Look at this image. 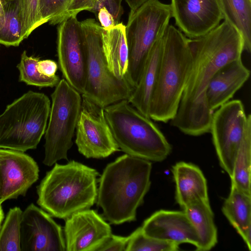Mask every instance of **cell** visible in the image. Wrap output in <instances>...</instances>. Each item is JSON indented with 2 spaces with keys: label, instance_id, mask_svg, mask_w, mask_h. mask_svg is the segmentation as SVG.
<instances>
[{
  "label": "cell",
  "instance_id": "6da1fadb",
  "mask_svg": "<svg viewBox=\"0 0 251 251\" xmlns=\"http://www.w3.org/2000/svg\"><path fill=\"white\" fill-rule=\"evenodd\" d=\"M192 62L172 126L194 136L209 132L213 112L206 92L214 74L226 64L241 58L244 41L239 31L224 21L205 35L190 39Z\"/></svg>",
  "mask_w": 251,
  "mask_h": 251
},
{
  "label": "cell",
  "instance_id": "7a4b0ae2",
  "mask_svg": "<svg viewBox=\"0 0 251 251\" xmlns=\"http://www.w3.org/2000/svg\"><path fill=\"white\" fill-rule=\"evenodd\" d=\"M151 162L125 154L108 164L99 179L97 204L110 224L136 220L151 184Z\"/></svg>",
  "mask_w": 251,
  "mask_h": 251
},
{
  "label": "cell",
  "instance_id": "3957f363",
  "mask_svg": "<svg viewBox=\"0 0 251 251\" xmlns=\"http://www.w3.org/2000/svg\"><path fill=\"white\" fill-rule=\"evenodd\" d=\"M99 176L96 170L74 160L55 163L37 187V203L51 216L65 220L90 209L96 202Z\"/></svg>",
  "mask_w": 251,
  "mask_h": 251
},
{
  "label": "cell",
  "instance_id": "277c9868",
  "mask_svg": "<svg viewBox=\"0 0 251 251\" xmlns=\"http://www.w3.org/2000/svg\"><path fill=\"white\" fill-rule=\"evenodd\" d=\"M192 62L190 39L178 29L169 25L162 37L158 77L150 106L151 120L167 123L174 117Z\"/></svg>",
  "mask_w": 251,
  "mask_h": 251
},
{
  "label": "cell",
  "instance_id": "5b68a950",
  "mask_svg": "<svg viewBox=\"0 0 251 251\" xmlns=\"http://www.w3.org/2000/svg\"><path fill=\"white\" fill-rule=\"evenodd\" d=\"M104 116L120 150L150 162L166 159L172 147L150 118L124 100L103 108Z\"/></svg>",
  "mask_w": 251,
  "mask_h": 251
},
{
  "label": "cell",
  "instance_id": "8992f818",
  "mask_svg": "<svg viewBox=\"0 0 251 251\" xmlns=\"http://www.w3.org/2000/svg\"><path fill=\"white\" fill-rule=\"evenodd\" d=\"M50 109L48 97L32 91L8 105L0 115V149H36L45 134Z\"/></svg>",
  "mask_w": 251,
  "mask_h": 251
},
{
  "label": "cell",
  "instance_id": "52a82bcc",
  "mask_svg": "<svg viewBox=\"0 0 251 251\" xmlns=\"http://www.w3.org/2000/svg\"><path fill=\"white\" fill-rule=\"evenodd\" d=\"M80 23L86 58V82L82 97L103 108L127 100L134 87L126 75L118 78L109 69L102 48V26L93 19Z\"/></svg>",
  "mask_w": 251,
  "mask_h": 251
},
{
  "label": "cell",
  "instance_id": "ba28073f",
  "mask_svg": "<svg viewBox=\"0 0 251 251\" xmlns=\"http://www.w3.org/2000/svg\"><path fill=\"white\" fill-rule=\"evenodd\" d=\"M171 18L170 5L158 0H150L129 13L125 27L128 51L126 77L134 88L151 50L163 37Z\"/></svg>",
  "mask_w": 251,
  "mask_h": 251
},
{
  "label": "cell",
  "instance_id": "9c48e42d",
  "mask_svg": "<svg viewBox=\"0 0 251 251\" xmlns=\"http://www.w3.org/2000/svg\"><path fill=\"white\" fill-rule=\"evenodd\" d=\"M49 121L45 133L43 163L51 166L61 159H68V151L81 108L80 93L64 78L60 80L51 95Z\"/></svg>",
  "mask_w": 251,
  "mask_h": 251
},
{
  "label": "cell",
  "instance_id": "30bf717a",
  "mask_svg": "<svg viewBox=\"0 0 251 251\" xmlns=\"http://www.w3.org/2000/svg\"><path fill=\"white\" fill-rule=\"evenodd\" d=\"M250 115L239 100L228 101L212 114L209 132L220 165L229 177Z\"/></svg>",
  "mask_w": 251,
  "mask_h": 251
},
{
  "label": "cell",
  "instance_id": "8fae6325",
  "mask_svg": "<svg viewBox=\"0 0 251 251\" xmlns=\"http://www.w3.org/2000/svg\"><path fill=\"white\" fill-rule=\"evenodd\" d=\"M75 143L87 158H105L120 150L104 116L103 108L83 98Z\"/></svg>",
  "mask_w": 251,
  "mask_h": 251
},
{
  "label": "cell",
  "instance_id": "7c38bea8",
  "mask_svg": "<svg viewBox=\"0 0 251 251\" xmlns=\"http://www.w3.org/2000/svg\"><path fill=\"white\" fill-rule=\"evenodd\" d=\"M57 55L64 79L82 94L86 75V58L80 22L71 16L58 24Z\"/></svg>",
  "mask_w": 251,
  "mask_h": 251
},
{
  "label": "cell",
  "instance_id": "4fadbf2b",
  "mask_svg": "<svg viewBox=\"0 0 251 251\" xmlns=\"http://www.w3.org/2000/svg\"><path fill=\"white\" fill-rule=\"evenodd\" d=\"M21 251H65L64 233L51 216L33 203L23 211Z\"/></svg>",
  "mask_w": 251,
  "mask_h": 251
},
{
  "label": "cell",
  "instance_id": "5bb4252c",
  "mask_svg": "<svg viewBox=\"0 0 251 251\" xmlns=\"http://www.w3.org/2000/svg\"><path fill=\"white\" fill-rule=\"evenodd\" d=\"M39 173L36 161L24 152L0 149V202L25 196Z\"/></svg>",
  "mask_w": 251,
  "mask_h": 251
},
{
  "label": "cell",
  "instance_id": "9a60e30c",
  "mask_svg": "<svg viewBox=\"0 0 251 251\" xmlns=\"http://www.w3.org/2000/svg\"><path fill=\"white\" fill-rule=\"evenodd\" d=\"M172 17L189 39L200 37L223 19L218 0H171Z\"/></svg>",
  "mask_w": 251,
  "mask_h": 251
},
{
  "label": "cell",
  "instance_id": "2e32d148",
  "mask_svg": "<svg viewBox=\"0 0 251 251\" xmlns=\"http://www.w3.org/2000/svg\"><path fill=\"white\" fill-rule=\"evenodd\" d=\"M111 234L109 224L94 210H82L65 219L66 251H96Z\"/></svg>",
  "mask_w": 251,
  "mask_h": 251
},
{
  "label": "cell",
  "instance_id": "e0dca14e",
  "mask_svg": "<svg viewBox=\"0 0 251 251\" xmlns=\"http://www.w3.org/2000/svg\"><path fill=\"white\" fill-rule=\"evenodd\" d=\"M141 228L146 235L158 240L195 247L199 244L197 232L183 210L157 211L144 221Z\"/></svg>",
  "mask_w": 251,
  "mask_h": 251
},
{
  "label": "cell",
  "instance_id": "ac0fdd59",
  "mask_svg": "<svg viewBox=\"0 0 251 251\" xmlns=\"http://www.w3.org/2000/svg\"><path fill=\"white\" fill-rule=\"evenodd\" d=\"M250 71L241 58L221 68L210 79L206 92L209 109L214 112L232 99L250 77Z\"/></svg>",
  "mask_w": 251,
  "mask_h": 251
},
{
  "label": "cell",
  "instance_id": "d6986e66",
  "mask_svg": "<svg viewBox=\"0 0 251 251\" xmlns=\"http://www.w3.org/2000/svg\"><path fill=\"white\" fill-rule=\"evenodd\" d=\"M172 173L175 183V199L182 209L195 201H209L206 179L197 166L178 162L172 166Z\"/></svg>",
  "mask_w": 251,
  "mask_h": 251
},
{
  "label": "cell",
  "instance_id": "ffe728a7",
  "mask_svg": "<svg viewBox=\"0 0 251 251\" xmlns=\"http://www.w3.org/2000/svg\"><path fill=\"white\" fill-rule=\"evenodd\" d=\"M162 51V37L154 45L145 63L137 84L128 102L146 117L157 82Z\"/></svg>",
  "mask_w": 251,
  "mask_h": 251
},
{
  "label": "cell",
  "instance_id": "44dd1931",
  "mask_svg": "<svg viewBox=\"0 0 251 251\" xmlns=\"http://www.w3.org/2000/svg\"><path fill=\"white\" fill-rule=\"evenodd\" d=\"M222 211L231 225L251 250V196L231 184L228 196Z\"/></svg>",
  "mask_w": 251,
  "mask_h": 251
},
{
  "label": "cell",
  "instance_id": "7402d4cb",
  "mask_svg": "<svg viewBox=\"0 0 251 251\" xmlns=\"http://www.w3.org/2000/svg\"><path fill=\"white\" fill-rule=\"evenodd\" d=\"M125 27L122 23H118L110 29H102L101 32L103 51L108 67L119 78L126 76L128 68V51Z\"/></svg>",
  "mask_w": 251,
  "mask_h": 251
},
{
  "label": "cell",
  "instance_id": "603a6c76",
  "mask_svg": "<svg viewBox=\"0 0 251 251\" xmlns=\"http://www.w3.org/2000/svg\"><path fill=\"white\" fill-rule=\"evenodd\" d=\"M195 228L199 239L196 250L207 251L215 246L218 241L217 228L209 201L192 202L183 208Z\"/></svg>",
  "mask_w": 251,
  "mask_h": 251
},
{
  "label": "cell",
  "instance_id": "cb8c5ba5",
  "mask_svg": "<svg viewBox=\"0 0 251 251\" xmlns=\"http://www.w3.org/2000/svg\"><path fill=\"white\" fill-rule=\"evenodd\" d=\"M39 10L41 24L53 25L84 10L97 11L93 0H39Z\"/></svg>",
  "mask_w": 251,
  "mask_h": 251
},
{
  "label": "cell",
  "instance_id": "d4e9b609",
  "mask_svg": "<svg viewBox=\"0 0 251 251\" xmlns=\"http://www.w3.org/2000/svg\"><path fill=\"white\" fill-rule=\"evenodd\" d=\"M223 19L241 34L244 50H251V0H218Z\"/></svg>",
  "mask_w": 251,
  "mask_h": 251
},
{
  "label": "cell",
  "instance_id": "484cf974",
  "mask_svg": "<svg viewBox=\"0 0 251 251\" xmlns=\"http://www.w3.org/2000/svg\"><path fill=\"white\" fill-rule=\"evenodd\" d=\"M251 115L234 163L231 184L243 192L251 196Z\"/></svg>",
  "mask_w": 251,
  "mask_h": 251
},
{
  "label": "cell",
  "instance_id": "4316f807",
  "mask_svg": "<svg viewBox=\"0 0 251 251\" xmlns=\"http://www.w3.org/2000/svg\"><path fill=\"white\" fill-rule=\"evenodd\" d=\"M4 22L0 30V44L6 46H18L25 39L21 0L2 2Z\"/></svg>",
  "mask_w": 251,
  "mask_h": 251
},
{
  "label": "cell",
  "instance_id": "83f0119b",
  "mask_svg": "<svg viewBox=\"0 0 251 251\" xmlns=\"http://www.w3.org/2000/svg\"><path fill=\"white\" fill-rule=\"evenodd\" d=\"M39 60V57L28 56L26 51H24L20 62L17 66L20 72L19 81L41 88L55 87L59 82L60 78L56 75L49 77L41 74L38 69Z\"/></svg>",
  "mask_w": 251,
  "mask_h": 251
},
{
  "label": "cell",
  "instance_id": "f1b7e54d",
  "mask_svg": "<svg viewBox=\"0 0 251 251\" xmlns=\"http://www.w3.org/2000/svg\"><path fill=\"white\" fill-rule=\"evenodd\" d=\"M23 211L10 208L0 229V251H21V222Z\"/></svg>",
  "mask_w": 251,
  "mask_h": 251
},
{
  "label": "cell",
  "instance_id": "f546056e",
  "mask_svg": "<svg viewBox=\"0 0 251 251\" xmlns=\"http://www.w3.org/2000/svg\"><path fill=\"white\" fill-rule=\"evenodd\" d=\"M179 245L172 242L158 240L146 235L141 227L128 236L126 251H176Z\"/></svg>",
  "mask_w": 251,
  "mask_h": 251
},
{
  "label": "cell",
  "instance_id": "4dcf8cb0",
  "mask_svg": "<svg viewBox=\"0 0 251 251\" xmlns=\"http://www.w3.org/2000/svg\"><path fill=\"white\" fill-rule=\"evenodd\" d=\"M23 31L26 38L36 28L42 25L39 15V0H21Z\"/></svg>",
  "mask_w": 251,
  "mask_h": 251
},
{
  "label": "cell",
  "instance_id": "1f68e13d",
  "mask_svg": "<svg viewBox=\"0 0 251 251\" xmlns=\"http://www.w3.org/2000/svg\"><path fill=\"white\" fill-rule=\"evenodd\" d=\"M128 236L111 234L96 250V251H126Z\"/></svg>",
  "mask_w": 251,
  "mask_h": 251
},
{
  "label": "cell",
  "instance_id": "d6a6232c",
  "mask_svg": "<svg viewBox=\"0 0 251 251\" xmlns=\"http://www.w3.org/2000/svg\"><path fill=\"white\" fill-rule=\"evenodd\" d=\"M122 0H102V6H105L113 16L116 23L121 17L123 10L122 6Z\"/></svg>",
  "mask_w": 251,
  "mask_h": 251
},
{
  "label": "cell",
  "instance_id": "836d02e7",
  "mask_svg": "<svg viewBox=\"0 0 251 251\" xmlns=\"http://www.w3.org/2000/svg\"><path fill=\"white\" fill-rule=\"evenodd\" d=\"M58 65L56 62L50 59L39 60L38 69L42 75L51 77L54 76L57 70Z\"/></svg>",
  "mask_w": 251,
  "mask_h": 251
},
{
  "label": "cell",
  "instance_id": "e575fe53",
  "mask_svg": "<svg viewBox=\"0 0 251 251\" xmlns=\"http://www.w3.org/2000/svg\"><path fill=\"white\" fill-rule=\"evenodd\" d=\"M98 18L100 25L104 29H110L117 24L113 16L105 6L99 9Z\"/></svg>",
  "mask_w": 251,
  "mask_h": 251
},
{
  "label": "cell",
  "instance_id": "d590c367",
  "mask_svg": "<svg viewBox=\"0 0 251 251\" xmlns=\"http://www.w3.org/2000/svg\"><path fill=\"white\" fill-rule=\"evenodd\" d=\"M130 8L132 13L145 3L151 0H124Z\"/></svg>",
  "mask_w": 251,
  "mask_h": 251
},
{
  "label": "cell",
  "instance_id": "8d00e7d4",
  "mask_svg": "<svg viewBox=\"0 0 251 251\" xmlns=\"http://www.w3.org/2000/svg\"><path fill=\"white\" fill-rule=\"evenodd\" d=\"M1 204L0 202V229L1 228L2 223L4 218V213L2 208Z\"/></svg>",
  "mask_w": 251,
  "mask_h": 251
},
{
  "label": "cell",
  "instance_id": "74e56055",
  "mask_svg": "<svg viewBox=\"0 0 251 251\" xmlns=\"http://www.w3.org/2000/svg\"><path fill=\"white\" fill-rule=\"evenodd\" d=\"M93 1L96 5L97 10L102 6V0H93Z\"/></svg>",
  "mask_w": 251,
  "mask_h": 251
},
{
  "label": "cell",
  "instance_id": "f35d334b",
  "mask_svg": "<svg viewBox=\"0 0 251 251\" xmlns=\"http://www.w3.org/2000/svg\"><path fill=\"white\" fill-rule=\"evenodd\" d=\"M11 0H0V1H1L2 2H6Z\"/></svg>",
  "mask_w": 251,
  "mask_h": 251
}]
</instances>
